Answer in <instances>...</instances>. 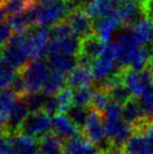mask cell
Masks as SVG:
<instances>
[{
	"instance_id": "29",
	"label": "cell",
	"mask_w": 153,
	"mask_h": 154,
	"mask_svg": "<svg viewBox=\"0 0 153 154\" xmlns=\"http://www.w3.org/2000/svg\"><path fill=\"white\" fill-rule=\"evenodd\" d=\"M18 72L0 60V92L13 86Z\"/></svg>"
},
{
	"instance_id": "2",
	"label": "cell",
	"mask_w": 153,
	"mask_h": 154,
	"mask_svg": "<svg viewBox=\"0 0 153 154\" xmlns=\"http://www.w3.org/2000/svg\"><path fill=\"white\" fill-rule=\"evenodd\" d=\"M107 137L115 149H124L134 131L123 117V106L111 101L104 112Z\"/></svg>"
},
{
	"instance_id": "33",
	"label": "cell",
	"mask_w": 153,
	"mask_h": 154,
	"mask_svg": "<svg viewBox=\"0 0 153 154\" xmlns=\"http://www.w3.org/2000/svg\"><path fill=\"white\" fill-rule=\"evenodd\" d=\"M23 99L26 101L30 112H32V111L44 110V107H45V103H46L47 100V96H45L43 92H37V94H26L25 97H23Z\"/></svg>"
},
{
	"instance_id": "32",
	"label": "cell",
	"mask_w": 153,
	"mask_h": 154,
	"mask_svg": "<svg viewBox=\"0 0 153 154\" xmlns=\"http://www.w3.org/2000/svg\"><path fill=\"white\" fill-rule=\"evenodd\" d=\"M90 112V109L87 107H80V106H72L67 112V115L72 119V122L80 128V131L83 129L88 115Z\"/></svg>"
},
{
	"instance_id": "1",
	"label": "cell",
	"mask_w": 153,
	"mask_h": 154,
	"mask_svg": "<svg viewBox=\"0 0 153 154\" xmlns=\"http://www.w3.org/2000/svg\"><path fill=\"white\" fill-rule=\"evenodd\" d=\"M76 9L71 0H48L36 4L28 11L34 25L38 27H50L64 22Z\"/></svg>"
},
{
	"instance_id": "30",
	"label": "cell",
	"mask_w": 153,
	"mask_h": 154,
	"mask_svg": "<svg viewBox=\"0 0 153 154\" xmlns=\"http://www.w3.org/2000/svg\"><path fill=\"white\" fill-rule=\"evenodd\" d=\"M18 98L19 97L11 89L1 91L0 92V115L9 117V114Z\"/></svg>"
},
{
	"instance_id": "38",
	"label": "cell",
	"mask_w": 153,
	"mask_h": 154,
	"mask_svg": "<svg viewBox=\"0 0 153 154\" xmlns=\"http://www.w3.org/2000/svg\"><path fill=\"white\" fill-rule=\"evenodd\" d=\"M120 2L123 4H135V5H140L142 7H144L146 13H148V6H149L150 0H119ZM149 16V15H148Z\"/></svg>"
},
{
	"instance_id": "43",
	"label": "cell",
	"mask_w": 153,
	"mask_h": 154,
	"mask_svg": "<svg viewBox=\"0 0 153 154\" xmlns=\"http://www.w3.org/2000/svg\"><path fill=\"white\" fill-rule=\"evenodd\" d=\"M149 70L151 71V72H152V74H153V57H152V60H151V63H150Z\"/></svg>"
},
{
	"instance_id": "37",
	"label": "cell",
	"mask_w": 153,
	"mask_h": 154,
	"mask_svg": "<svg viewBox=\"0 0 153 154\" xmlns=\"http://www.w3.org/2000/svg\"><path fill=\"white\" fill-rule=\"evenodd\" d=\"M13 34L14 32L8 22H4L2 24H0V50H2V47L8 43Z\"/></svg>"
},
{
	"instance_id": "47",
	"label": "cell",
	"mask_w": 153,
	"mask_h": 154,
	"mask_svg": "<svg viewBox=\"0 0 153 154\" xmlns=\"http://www.w3.org/2000/svg\"><path fill=\"white\" fill-rule=\"evenodd\" d=\"M152 20H153V17H152Z\"/></svg>"
},
{
	"instance_id": "39",
	"label": "cell",
	"mask_w": 153,
	"mask_h": 154,
	"mask_svg": "<svg viewBox=\"0 0 153 154\" xmlns=\"http://www.w3.org/2000/svg\"><path fill=\"white\" fill-rule=\"evenodd\" d=\"M8 124H9V117L0 115V129L9 132V131H8ZM9 133H10V132H9Z\"/></svg>"
},
{
	"instance_id": "22",
	"label": "cell",
	"mask_w": 153,
	"mask_h": 154,
	"mask_svg": "<svg viewBox=\"0 0 153 154\" xmlns=\"http://www.w3.org/2000/svg\"><path fill=\"white\" fill-rule=\"evenodd\" d=\"M65 154H102V152L80 135L65 143Z\"/></svg>"
},
{
	"instance_id": "35",
	"label": "cell",
	"mask_w": 153,
	"mask_h": 154,
	"mask_svg": "<svg viewBox=\"0 0 153 154\" xmlns=\"http://www.w3.org/2000/svg\"><path fill=\"white\" fill-rule=\"evenodd\" d=\"M91 97H92L91 88L73 90V106L88 107V105L91 103Z\"/></svg>"
},
{
	"instance_id": "23",
	"label": "cell",
	"mask_w": 153,
	"mask_h": 154,
	"mask_svg": "<svg viewBox=\"0 0 153 154\" xmlns=\"http://www.w3.org/2000/svg\"><path fill=\"white\" fill-rule=\"evenodd\" d=\"M136 39L142 46H149L153 42V20L145 17L131 27Z\"/></svg>"
},
{
	"instance_id": "45",
	"label": "cell",
	"mask_w": 153,
	"mask_h": 154,
	"mask_svg": "<svg viewBox=\"0 0 153 154\" xmlns=\"http://www.w3.org/2000/svg\"><path fill=\"white\" fill-rule=\"evenodd\" d=\"M5 2V0H0V6H2V4Z\"/></svg>"
},
{
	"instance_id": "25",
	"label": "cell",
	"mask_w": 153,
	"mask_h": 154,
	"mask_svg": "<svg viewBox=\"0 0 153 154\" xmlns=\"http://www.w3.org/2000/svg\"><path fill=\"white\" fill-rule=\"evenodd\" d=\"M9 23V25L13 29L14 34H27L32 28H33V19L30 17V11H26L23 14H18L15 16L9 17V20H7Z\"/></svg>"
},
{
	"instance_id": "27",
	"label": "cell",
	"mask_w": 153,
	"mask_h": 154,
	"mask_svg": "<svg viewBox=\"0 0 153 154\" xmlns=\"http://www.w3.org/2000/svg\"><path fill=\"white\" fill-rule=\"evenodd\" d=\"M65 87H67V75L52 71L42 92L47 97H51V96H55L56 94H59Z\"/></svg>"
},
{
	"instance_id": "40",
	"label": "cell",
	"mask_w": 153,
	"mask_h": 154,
	"mask_svg": "<svg viewBox=\"0 0 153 154\" xmlns=\"http://www.w3.org/2000/svg\"><path fill=\"white\" fill-rule=\"evenodd\" d=\"M102 154H127L125 152L124 149H115V147H111L109 150L102 152Z\"/></svg>"
},
{
	"instance_id": "34",
	"label": "cell",
	"mask_w": 153,
	"mask_h": 154,
	"mask_svg": "<svg viewBox=\"0 0 153 154\" xmlns=\"http://www.w3.org/2000/svg\"><path fill=\"white\" fill-rule=\"evenodd\" d=\"M139 103L144 114L145 119L148 122L153 120V88H151L139 99Z\"/></svg>"
},
{
	"instance_id": "7",
	"label": "cell",
	"mask_w": 153,
	"mask_h": 154,
	"mask_svg": "<svg viewBox=\"0 0 153 154\" xmlns=\"http://www.w3.org/2000/svg\"><path fill=\"white\" fill-rule=\"evenodd\" d=\"M53 129V117L45 110L32 111L18 129L19 134L33 138H42Z\"/></svg>"
},
{
	"instance_id": "21",
	"label": "cell",
	"mask_w": 153,
	"mask_h": 154,
	"mask_svg": "<svg viewBox=\"0 0 153 154\" xmlns=\"http://www.w3.org/2000/svg\"><path fill=\"white\" fill-rule=\"evenodd\" d=\"M48 64L52 71L67 75L78 65V56L73 55H53L47 56Z\"/></svg>"
},
{
	"instance_id": "14",
	"label": "cell",
	"mask_w": 153,
	"mask_h": 154,
	"mask_svg": "<svg viewBox=\"0 0 153 154\" xmlns=\"http://www.w3.org/2000/svg\"><path fill=\"white\" fill-rule=\"evenodd\" d=\"M80 128L67 114H58L53 117V133L63 141H70L80 136Z\"/></svg>"
},
{
	"instance_id": "36",
	"label": "cell",
	"mask_w": 153,
	"mask_h": 154,
	"mask_svg": "<svg viewBox=\"0 0 153 154\" xmlns=\"http://www.w3.org/2000/svg\"><path fill=\"white\" fill-rule=\"evenodd\" d=\"M0 154H16L14 144V134L7 133L0 138Z\"/></svg>"
},
{
	"instance_id": "17",
	"label": "cell",
	"mask_w": 153,
	"mask_h": 154,
	"mask_svg": "<svg viewBox=\"0 0 153 154\" xmlns=\"http://www.w3.org/2000/svg\"><path fill=\"white\" fill-rule=\"evenodd\" d=\"M118 15L122 25L131 28L141 22L143 18L148 17V13L144 7L135 4H123L118 9Z\"/></svg>"
},
{
	"instance_id": "31",
	"label": "cell",
	"mask_w": 153,
	"mask_h": 154,
	"mask_svg": "<svg viewBox=\"0 0 153 154\" xmlns=\"http://www.w3.org/2000/svg\"><path fill=\"white\" fill-rule=\"evenodd\" d=\"M56 105L59 109V114H67L68 110L73 106V90L65 87L55 96Z\"/></svg>"
},
{
	"instance_id": "44",
	"label": "cell",
	"mask_w": 153,
	"mask_h": 154,
	"mask_svg": "<svg viewBox=\"0 0 153 154\" xmlns=\"http://www.w3.org/2000/svg\"><path fill=\"white\" fill-rule=\"evenodd\" d=\"M46 1H48V0H36L37 4H42V2H46Z\"/></svg>"
},
{
	"instance_id": "18",
	"label": "cell",
	"mask_w": 153,
	"mask_h": 154,
	"mask_svg": "<svg viewBox=\"0 0 153 154\" xmlns=\"http://www.w3.org/2000/svg\"><path fill=\"white\" fill-rule=\"evenodd\" d=\"M30 112V108L27 106L26 101L23 98H18L16 103L14 105L13 109L9 114V124L8 131L11 134L18 133V129L23 124V122L26 119V117Z\"/></svg>"
},
{
	"instance_id": "13",
	"label": "cell",
	"mask_w": 153,
	"mask_h": 154,
	"mask_svg": "<svg viewBox=\"0 0 153 154\" xmlns=\"http://www.w3.org/2000/svg\"><path fill=\"white\" fill-rule=\"evenodd\" d=\"M81 39L74 34L64 37L52 38L51 45L47 52V56L53 55H73L78 56L80 52Z\"/></svg>"
},
{
	"instance_id": "24",
	"label": "cell",
	"mask_w": 153,
	"mask_h": 154,
	"mask_svg": "<svg viewBox=\"0 0 153 154\" xmlns=\"http://www.w3.org/2000/svg\"><path fill=\"white\" fill-rule=\"evenodd\" d=\"M14 144L16 154H39L38 142L33 137L16 133L14 134Z\"/></svg>"
},
{
	"instance_id": "4",
	"label": "cell",
	"mask_w": 153,
	"mask_h": 154,
	"mask_svg": "<svg viewBox=\"0 0 153 154\" xmlns=\"http://www.w3.org/2000/svg\"><path fill=\"white\" fill-rule=\"evenodd\" d=\"M30 60L27 47V34H14L1 50V61L11 66L17 72H21Z\"/></svg>"
},
{
	"instance_id": "10",
	"label": "cell",
	"mask_w": 153,
	"mask_h": 154,
	"mask_svg": "<svg viewBox=\"0 0 153 154\" xmlns=\"http://www.w3.org/2000/svg\"><path fill=\"white\" fill-rule=\"evenodd\" d=\"M73 34L80 39H83L90 35H94V23L89 15L83 9L76 8L65 19Z\"/></svg>"
},
{
	"instance_id": "19",
	"label": "cell",
	"mask_w": 153,
	"mask_h": 154,
	"mask_svg": "<svg viewBox=\"0 0 153 154\" xmlns=\"http://www.w3.org/2000/svg\"><path fill=\"white\" fill-rule=\"evenodd\" d=\"M124 150L127 154H153V144L143 133H134Z\"/></svg>"
},
{
	"instance_id": "6",
	"label": "cell",
	"mask_w": 153,
	"mask_h": 154,
	"mask_svg": "<svg viewBox=\"0 0 153 154\" xmlns=\"http://www.w3.org/2000/svg\"><path fill=\"white\" fill-rule=\"evenodd\" d=\"M20 73L25 81L27 94H37L43 91L51 75L52 69L46 61H32Z\"/></svg>"
},
{
	"instance_id": "12",
	"label": "cell",
	"mask_w": 153,
	"mask_h": 154,
	"mask_svg": "<svg viewBox=\"0 0 153 154\" xmlns=\"http://www.w3.org/2000/svg\"><path fill=\"white\" fill-rule=\"evenodd\" d=\"M104 44L95 35H90L81 39L80 52L78 54V64L91 68L92 63L101 53Z\"/></svg>"
},
{
	"instance_id": "11",
	"label": "cell",
	"mask_w": 153,
	"mask_h": 154,
	"mask_svg": "<svg viewBox=\"0 0 153 154\" xmlns=\"http://www.w3.org/2000/svg\"><path fill=\"white\" fill-rule=\"evenodd\" d=\"M119 9V8H118ZM122 22L118 15V10L106 17L97 19L94 23V35L97 36L102 43H109L113 35L122 27Z\"/></svg>"
},
{
	"instance_id": "9",
	"label": "cell",
	"mask_w": 153,
	"mask_h": 154,
	"mask_svg": "<svg viewBox=\"0 0 153 154\" xmlns=\"http://www.w3.org/2000/svg\"><path fill=\"white\" fill-rule=\"evenodd\" d=\"M52 33L48 27H33L27 33V47L32 61L42 60L50 48Z\"/></svg>"
},
{
	"instance_id": "42",
	"label": "cell",
	"mask_w": 153,
	"mask_h": 154,
	"mask_svg": "<svg viewBox=\"0 0 153 154\" xmlns=\"http://www.w3.org/2000/svg\"><path fill=\"white\" fill-rule=\"evenodd\" d=\"M7 133H9V132H7V131H2V129H0V138L4 136V135H6Z\"/></svg>"
},
{
	"instance_id": "3",
	"label": "cell",
	"mask_w": 153,
	"mask_h": 154,
	"mask_svg": "<svg viewBox=\"0 0 153 154\" xmlns=\"http://www.w3.org/2000/svg\"><path fill=\"white\" fill-rule=\"evenodd\" d=\"M119 66L118 57H117V48L115 42L105 43L101 53L91 65V71L95 81L102 85L113 80L119 75L123 70Z\"/></svg>"
},
{
	"instance_id": "20",
	"label": "cell",
	"mask_w": 153,
	"mask_h": 154,
	"mask_svg": "<svg viewBox=\"0 0 153 154\" xmlns=\"http://www.w3.org/2000/svg\"><path fill=\"white\" fill-rule=\"evenodd\" d=\"M39 154H65V144L56 134L50 133L38 140Z\"/></svg>"
},
{
	"instance_id": "46",
	"label": "cell",
	"mask_w": 153,
	"mask_h": 154,
	"mask_svg": "<svg viewBox=\"0 0 153 154\" xmlns=\"http://www.w3.org/2000/svg\"><path fill=\"white\" fill-rule=\"evenodd\" d=\"M0 60H1V50H0Z\"/></svg>"
},
{
	"instance_id": "41",
	"label": "cell",
	"mask_w": 153,
	"mask_h": 154,
	"mask_svg": "<svg viewBox=\"0 0 153 154\" xmlns=\"http://www.w3.org/2000/svg\"><path fill=\"white\" fill-rule=\"evenodd\" d=\"M7 15H6V13L4 11V9L0 7V24H2V23L5 22V17H6Z\"/></svg>"
},
{
	"instance_id": "26",
	"label": "cell",
	"mask_w": 153,
	"mask_h": 154,
	"mask_svg": "<svg viewBox=\"0 0 153 154\" xmlns=\"http://www.w3.org/2000/svg\"><path fill=\"white\" fill-rule=\"evenodd\" d=\"M37 4L36 0H5L1 8L8 17L28 11Z\"/></svg>"
},
{
	"instance_id": "5",
	"label": "cell",
	"mask_w": 153,
	"mask_h": 154,
	"mask_svg": "<svg viewBox=\"0 0 153 154\" xmlns=\"http://www.w3.org/2000/svg\"><path fill=\"white\" fill-rule=\"evenodd\" d=\"M82 133H83V137L87 138L91 144H94L96 147H100L101 152H105L113 147L107 137L104 116L91 108H90L87 122L83 126Z\"/></svg>"
},
{
	"instance_id": "15",
	"label": "cell",
	"mask_w": 153,
	"mask_h": 154,
	"mask_svg": "<svg viewBox=\"0 0 153 154\" xmlns=\"http://www.w3.org/2000/svg\"><path fill=\"white\" fill-rule=\"evenodd\" d=\"M94 80L91 68L78 64L67 77V87L72 90L91 88Z\"/></svg>"
},
{
	"instance_id": "16",
	"label": "cell",
	"mask_w": 153,
	"mask_h": 154,
	"mask_svg": "<svg viewBox=\"0 0 153 154\" xmlns=\"http://www.w3.org/2000/svg\"><path fill=\"white\" fill-rule=\"evenodd\" d=\"M123 117L126 123L133 128L134 133L140 132L144 127V125L149 123L145 119L139 100L133 98L123 106Z\"/></svg>"
},
{
	"instance_id": "28",
	"label": "cell",
	"mask_w": 153,
	"mask_h": 154,
	"mask_svg": "<svg viewBox=\"0 0 153 154\" xmlns=\"http://www.w3.org/2000/svg\"><path fill=\"white\" fill-rule=\"evenodd\" d=\"M111 100L109 94L102 87L97 88L92 91V97H91V103H90L91 109H94L100 114H104L107 107L111 105Z\"/></svg>"
},
{
	"instance_id": "8",
	"label": "cell",
	"mask_w": 153,
	"mask_h": 154,
	"mask_svg": "<svg viewBox=\"0 0 153 154\" xmlns=\"http://www.w3.org/2000/svg\"><path fill=\"white\" fill-rule=\"evenodd\" d=\"M122 80L133 99H140L145 92L153 88V74L149 69L145 70H123Z\"/></svg>"
}]
</instances>
